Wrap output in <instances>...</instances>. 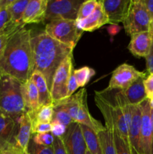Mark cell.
I'll return each mask as SVG.
<instances>
[{"mask_svg": "<svg viewBox=\"0 0 153 154\" xmlns=\"http://www.w3.org/2000/svg\"><path fill=\"white\" fill-rule=\"evenodd\" d=\"M31 38V30L25 26L10 35L0 59V73L22 83L29 79L33 72Z\"/></svg>", "mask_w": 153, "mask_h": 154, "instance_id": "cell-1", "label": "cell"}, {"mask_svg": "<svg viewBox=\"0 0 153 154\" xmlns=\"http://www.w3.org/2000/svg\"><path fill=\"white\" fill-rule=\"evenodd\" d=\"M31 48L33 71L43 75L50 91L56 71L74 49L53 39L45 32L32 36Z\"/></svg>", "mask_w": 153, "mask_h": 154, "instance_id": "cell-2", "label": "cell"}, {"mask_svg": "<svg viewBox=\"0 0 153 154\" xmlns=\"http://www.w3.org/2000/svg\"><path fill=\"white\" fill-rule=\"evenodd\" d=\"M22 84L19 80L0 73V110L16 121L26 113Z\"/></svg>", "mask_w": 153, "mask_h": 154, "instance_id": "cell-3", "label": "cell"}, {"mask_svg": "<svg viewBox=\"0 0 153 154\" xmlns=\"http://www.w3.org/2000/svg\"><path fill=\"white\" fill-rule=\"evenodd\" d=\"M59 103L64 105L74 123L88 126L98 133L106 128L101 123L91 115L87 104V93L85 88L81 89L70 97L67 98Z\"/></svg>", "mask_w": 153, "mask_h": 154, "instance_id": "cell-4", "label": "cell"}, {"mask_svg": "<svg viewBox=\"0 0 153 154\" xmlns=\"http://www.w3.org/2000/svg\"><path fill=\"white\" fill-rule=\"evenodd\" d=\"M45 32L55 40L74 49L83 32L78 28L75 20H56L46 24Z\"/></svg>", "mask_w": 153, "mask_h": 154, "instance_id": "cell-5", "label": "cell"}, {"mask_svg": "<svg viewBox=\"0 0 153 154\" xmlns=\"http://www.w3.org/2000/svg\"><path fill=\"white\" fill-rule=\"evenodd\" d=\"M151 18L143 0H130L127 15L122 22L126 33L131 36L136 33L149 31Z\"/></svg>", "mask_w": 153, "mask_h": 154, "instance_id": "cell-6", "label": "cell"}, {"mask_svg": "<svg viewBox=\"0 0 153 154\" xmlns=\"http://www.w3.org/2000/svg\"><path fill=\"white\" fill-rule=\"evenodd\" d=\"M73 72V55L70 54L60 64L53 76L50 89L53 105L67 99L68 84Z\"/></svg>", "mask_w": 153, "mask_h": 154, "instance_id": "cell-7", "label": "cell"}, {"mask_svg": "<svg viewBox=\"0 0 153 154\" xmlns=\"http://www.w3.org/2000/svg\"><path fill=\"white\" fill-rule=\"evenodd\" d=\"M80 0H48L45 21L56 20H75L81 4Z\"/></svg>", "mask_w": 153, "mask_h": 154, "instance_id": "cell-8", "label": "cell"}, {"mask_svg": "<svg viewBox=\"0 0 153 154\" xmlns=\"http://www.w3.org/2000/svg\"><path fill=\"white\" fill-rule=\"evenodd\" d=\"M146 76V75L144 72L136 70L130 65L123 63L112 72L109 86L106 90H124L138 78Z\"/></svg>", "mask_w": 153, "mask_h": 154, "instance_id": "cell-9", "label": "cell"}, {"mask_svg": "<svg viewBox=\"0 0 153 154\" xmlns=\"http://www.w3.org/2000/svg\"><path fill=\"white\" fill-rule=\"evenodd\" d=\"M62 139L67 154H86L87 147L80 124L72 123Z\"/></svg>", "mask_w": 153, "mask_h": 154, "instance_id": "cell-10", "label": "cell"}, {"mask_svg": "<svg viewBox=\"0 0 153 154\" xmlns=\"http://www.w3.org/2000/svg\"><path fill=\"white\" fill-rule=\"evenodd\" d=\"M142 109V122L140 141V154H152V120L149 99H146L140 104Z\"/></svg>", "mask_w": 153, "mask_h": 154, "instance_id": "cell-11", "label": "cell"}, {"mask_svg": "<svg viewBox=\"0 0 153 154\" xmlns=\"http://www.w3.org/2000/svg\"><path fill=\"white\" fill-rule=\"evenodd\" d=\"M101 2L110 24L118 25L124 21L130 0H104Z\"/></svg>", "mask_w": 153, "mask_h": 154, "instance_id": "cell-12", "label": "cell"}, {"mask_svg": "<svg viewBox=\"0 0 153 154\" xmlns=\"http://www.w3.org/2000/svg\"><path fill=\"white\" fill-rule=\"evenodd\" d=\"M17 129V122L0 110V150L15 144Z\"/></svg>", "mask_w": 153, "mask_h": 154, "instance_id": "cell-13", "label": "cell"}, {"mask_svg": "<svg viewBox=\"0 0 153 154\" xmlns=\"http://www.w3.org/2000/svg\"><path fill=\"white\" fill-rule=\"evenodd\" d=\"M76 21L78 28L82 32H93L109 23L101 1H98L97 7L90 16L83 20H76Z\"/></svg>", "mask_w": 153, "mask_h": 154, "instance_id": "cell-14", "label": "cell"}, {"mask_svg": "<svg viewBox=\"0 0 153 154\" xmlns=\"http://www.w3.org/2000/svg\"><path fill=\"white\" fill-rule=\"evenodd\" d=\"M141 122L142 109L140 105H132V119L128 130V140L133 154H140Z\"/></svg>", "mask_w": 153, "mask_h": 154, "instance_id": "cell-15", "label": "cell"}, {"mask_svg": "<svg viewBox=\"0 0 153 154\" xmlns=\"http://www.w3.org/2000/svg\"><path fill=\"white\" fill-rule=\"evenodd\" d=\"M152 36L149 31L136 33L130 36L128 48L136 57H146L151 49Z\"/></svg>", "mask_w": 153, "mask_h": 154, "instance_id": "cell-16", "label": "cell"}, {"mask_svg": "<svg viewBox=\"0 0 153 154\" xmlns=\"http://www.w3.org/2000/svg\"><path fill=\"white\" fill-rule=\"evenodd\" d=\"M47 5L48 0H30L22 17L24 25L44 22Z\"/></svg>", "mask_w": 153, "mask_h": 154, "instance_id": "cell-17", "label": "cell"}, {"mask_svg": "<svg viewBox=\"0 0 153 154\" xmlns=\"http://www.w3.org/2000/svg\"><path fill=\"white\" fill-rule=\"evenodd\" d=\"M18 129L15 138V145L28 152V146L32 136V120L28 113H24L17 120Z\"/></svg>", "mask_w": 153, "mask_h": 154, "instance_id": "cell-18", "label": "cell"}, {"mask_svg": "<svg viewBox=\"0 0 153 154\" xmlns=\"http://www.w3.org/2000/svg\"><path fill=\"white\" fill-rule=\"evenodd\" d=\"M22 95L25 104L26 112L35 111L40 108L38 92L31 78L26 82L22 83Z\"/></svg>", "mask_w": 153, "mask_h": 154, "instance_id": "cell-19", "label": "cell"}, {"mask_svg": "<svg viewBox=\"0 0 153 154\" xmlns=\"http://www.w3.org/2000/svg\"><path fill=\"white\" fill-rule=\"evenodd\" d=\"M146 77H141L124 90H122L130 105H140L147 99L143 81Z\"/></svg>", "mask_w": 153, "mask_h": 154, "instance_id": "cell-20", "label": "cell"}, {"mask_svg": "<svg viewBox=\"0 0 153 154\" xmlns=\"http://www.w3.org/2000/svg\"><path fill=\"white\" fill-rule=\"evenodd\" d=\"M30 78H32L37 87L40 106L52 105L50 91L43 75L38 71H33Z\"/></svg>", "mask_w": 153, "mask_h": 154, "instance_id": "cell-21", "label": "cell"}, {"mask_svg": "<svg viewBox=\"0 0 153 154\" xmlns=\"http://www.w3.org/2000/svg\"><path fill=\"white\" fill-rule=\"evenodd\" d=\"M30 0H10L8 8L10 12L12 23L16 27L25 26L22 22L24 12Z\"/></svg>", "mask_w": 153, "mask_h": 154, "instance_id": "cell-22", "label": "cell"}, {"mask_svg": "<svg viewBox=\"0 0 153 154\" xmlns=\"http://www.w3.org/2000/svg\"><path fill=\"white\" fill-rule=\"evenodd\" d=\"M9 1L10 0H0V33L10 35L21 27H16L12 23L10 12L8 8Z\"/></svg>", "mask_w": 153, "mask_h": 154, "instance_id": "cell-23", "label": "cell"}, {"mask_svg": "<svg viewBox=\"0 0 153 154\" xmlns=\"http://www.w3.org/2000/svg\"><path fill=\"white\" fill-rule=\"evenodd\" d=\"M80 126L87 150L92 154H102L101 146L97 132L84 125L80 124Z\"/></svg>", "mask_w": 153, "mask_h": 154, "instance_id": "cell-24", "label": "cell"}, {"mask_svg": "<svg viewBox=\"0 0 153 154\" xmlns=\"http://www.w3.org/2000/svg\"><path fill=\"white\" fill-rule=\"evenodd\" d=\"M53 105L40 106L37 111L26 112L31 118L32 123H51L53 117Z\"/></svg>", "mask_w": 153, "mask_h": 154, "instance_id": "cell-25", "label": "cell"}, {"mask_svg": "<svg viewBox=\"0 0 153 154\" xmlns=\"http://www.w3.org/2000/svg\"><path fill=\"white\" fill-rule=\"evenodd\" d=\"M102 149V154H117L113 138V132L108 129L98 133Z\"/></svg>", "mask_w": 153, "mask_h": 154, "instance_id": "cell-26", "label": "cell"}, {"mask_svg": "<svg viewBox=\"0 0 153 154\" xmlns=\"http://www.w3.org/2000/svg\"><path fill=\"white\" fill-rule=\"evenodd\" d=\"M53 117L52 123H59L64 126L68 127L72 123H74L70 117L67 108L62 103H58L53 105Z\"/></svg>", "mask_w": 153, "mask_h": 154, "instance_id": "cell-27", "label": "cell"}, {"mask_svg": "<svg viewBox=\"0 0 153 154\" xmlns=\"http://www.w3.org/2000/svg\"><path fill=\"white\" fill-rule=\"evenodd\" d=\"M74 76L79 87H83L89 82L92 77L95 75V71L88 66H83L80 69L74 70Z\"/></svg>", "mask_w": 153, "mask_h": 154, "instance_id": "cell-28", "label": "cell"}, {"mask_svg": "<svg viewBox=\"0 0 153 154\" xmlns=\"http://www.w3.org/2000/svg\"><path fill=\"white\" fill-rule=\"evenodd\" d=\"M98 5L96 0H87L83 2L80 7L76 20H83L93 13Z\"/></svg>", "mask_w": 153, "mask_h": 154, "instance_id": "cell-29", "label": "cell"}, {"mask_svg": "<svg viewBox=\"0 0 153 154\" xmlns=\"http://www.w3.org/2000/svg\"><path fill=\"white\" fill-rule=\"evenodd\" d=\"M32 141L36 144H38L40 146H52L54 142L55 137L53 136L51 132L48 133H38L34 134L32 136Z\"/></svg>", "mask_w": 153, "mask_h": 154, "instance_id": "cell-30", "label": "cell"}, {"mask_svg": "<svg viewBox=\"0 0 153 154\" xmlns=\"http://www.w3.org/2000/svg\"><path fill=\"white\" fill-rule=\"evenodd\" d=\"M113 138L117 154H133L130 147L116 132H113Z\"/></svg>", "mask_w": 153, "mask_h": 154, "instance_id": "cell-31", "label": "cell"}, {"mask_svg": "<svg viewBox=\"0 0 153 154\" xmlns=\"http://www.w3.org/2000/svg\"><path fill=\"white\" fill-rule=\"evenodd\" d=\"M28 154H54L53 146H40L36 144L30 140L28 146Z\"/></svg>", "mask_w": 153, "mask_h": 154, "instance_id": "cell-32", "label": "cell"}, {"mask_svg": "<svg viewBox=\"0 0 153 154\" xmlns=\"http://www.w3.org/2000/svg\"><path fill=\"white\" fill-rule=\"evenodd\" d=\"M51 123H32V135L38 133H48L51 132Z\"/></svg>", "mask_w": 153, "mask_h": 154, "instance_id": "cell-33", "label": "cell"}, {"mask_svg": "<svg viewBox=\"0 0 153 154\" xmlns=\"http://www.w3.org/2000/svg\"><path fill=\"white\" fill-rule=\"evenodd\" d=\"M51 133L53 135L54 137H58V138H62L64 134L67 132L68 127L61 124L59 123H51Z\"/></svg>", "mask_w": 153, "mask_h": 154, "instance_id": "cell-34", "label": "cell"}, {"mask_svg": "<svg viewBox=\"0 0 153 154\" xmlns=\"http://www.w3.org/2000/svg\"><path fill=\"white\" fill-rule=\"evenodd\" d=\"M143 84L146 97L149 99L153 96V74H149L144 78Z\"/></svg>", "mask_w": 153, "mask_h": 154, "instance_id": "cell-35", "label": "cell"}, {"mask_svg": "<svg viewBox=\"0 0 153 154\" xmlns=\"http://www.w3.org/2000/svg\"><path fill=\"white\" fill-rule=\"evenodd\" d=\"M0 154H28V152L22 150L15 145V144H10L3 150H0Z\"/></svg>", "mask_w": 153, "mask_h": 154, "instance_id": "cell-36", "label": "cell"}, {"mask_svg": "<svg viewBox=\"0 0 153 154\" xmlns=\"http://www.w3.org/2000/svg\"><path fill=\"white\" fill-rule=\"evenodd\" d=\"M52 146H53L54 154H67L62 138L55 137Z\"/></svg>", "mask_w": 153, "mask_h": 154, "instance_id": "cell-37", "label": "cell"}, {"mask_svg": "<svg viewBox=\"0 0 153 154\" xmlns=\"http://www.w3.org/2000/svg\"><path fill=\"white\" fill-rule=\"evenodd\" d=\"M79 86H78L77 83H76V80H75L74 74L72 73L70 75V78H69L68 84V92H67V98L70 97L74 93H75L76 90H78Z\"/></svg>", "mask_w": 153, "mask_h": 154, "instance_id": "cell-38", "label": "cell"}, {"mask_svg": "<svg viewBox=\"0 0 153 154\" xmlns=\"http://www.w3.org/2000/svg\"><path fill=\"white\" fill-rule=\"evenodd\" d=\"M146 61L147 71L149 74H153V38L151 49H150L148 56L146 57Z\"/></svg>", "mask_w": 153, "mask_h": 154, "instance_id": "cell-39", "label": "cell"}, {"mask_svg": "<svg viewBox=\"0 0 153 154\" xmlns=\"http://www.w3.org/2000/svg\"><path fill=\"white\" fill-rule=\"evenodd\" d=\"M9 37H10V35H8L4 34V33H0V59L4 54V49L6 48Z\"/></svg>", "mask_w": 153, "mask_h": 154, "instance_id": "cell-40", "label": "cell"}, {"mask_svg": "<svg viewBox=\"0 0 153 154\" xmlns=\"http://www.w3.org/2000/svg\"><path fill=\"white\" fill-rule=\"evenodd\" d=\"M146 10L148 11L150 18L153 17V0H143Z\"/></svg>", "mask_w": 153, "mask_h": 154, "instance_id": "cell-41", "label": "cell"}, {"mask_svg": "<svg viewBox=\"0 0 153 154\" xmlns=\"http://www.w3.org/2000/svg\"><path fill=\"white\" fill-rule=\"evenodd\" d=\"M121 29V27L118 25H116V24H113V25H110L107 28L108 32L111 35H116L118 32Z\"/></svg>", "mask_w": 153, "mask_h": 154, "instance_id": "cell-42", "label": "cell"}, {"mask_svg": "<svg viewBox=\"0 0 153 154\" xmlns=\"http://www.w3.org/2000/svg\"><path fill=\"white\" fill-rule=\"evenodd\" d=\"M151 120H152V154H153V109H151Z\"/></svg>", "mask_w": 153, "mask_h": 154, "instance_id": "cell-43", "label": "cell"}, {"mask_svg": "<svg viewBox=\"0 0 153 154\" xmlns=\"http://www.w3.org/2000/svg\"><path fill=\"white\" fill-rule=\"evenodd\" d=\"M149 32L152 34V36L153 38V17L151 19V21H150V25H149Z\"/></svg>", "mask_w": 153, "mask_h": 154, "instance_id": "cell-44", "label": "cell"}, {"mask_svg": "<svg viewBox=\"0 0 153 154\" xmlns=\"http://www.w3.org/2000/svg\"><path fill=\"white\" fill-rule=\"evenodd\" d=\"M149 105L151 109H153V96L149 99Z\"/></svg>", "mask_w": 153, "mask_h": 154, "instance_id": "cell-45", "label": "cell"}, {"mask_svg": "<svg viewBox=\"0 0 153 154\" xmlns=\"http://www.w3.org/2000/svg\"><path fill=\"white\" fill-rule=\"evenodd\" d=\"M86 154H92L91 153H90V152L89 151H88V150H86Z\"/></svg>", "mask_w": 153, "mask_h": 154, "instance_id": "cell-46", "label": "cell"}]
</instances>
